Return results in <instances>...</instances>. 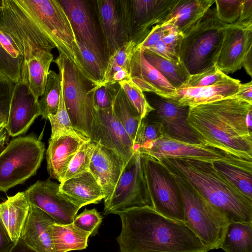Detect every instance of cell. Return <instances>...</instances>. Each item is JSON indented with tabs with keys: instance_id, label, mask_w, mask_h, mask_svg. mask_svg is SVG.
<instances>
[{
	"instance_id": "obj_1",
	"label": "cell",
	"mask_w": 252,
	"mask_h": 252,
	"mask_svg": "<svg viewBox=\"0 0 252 252\" xmlns=\"http://www.w3.org/2000/svg\"><path fill=\"white\" fill-rule=\"evenodd\" d=\"M0 22L23 58L37 49L57 48L90 80L72 27L59 0H2Z\"/></svg>"
},
{
	"instance_id": "obj_2",
	"label": "cell",
	"mask_w": 252,
	"mask_h": 252,
	"mask_svg": "<svg viewBox=\"0 0 252 252\" xmlns=\"http://www.w3.org/2000/svg\"><path fill=\"white\" fill-rule=\"evenodd\" d=\"M252 103L229 97L189 107L187 121L203 143L252 160Z\"/></svg>"
},
{
	"instance_id": "obj_3",
	"label": "cell",
	"mask_w": 252,
	"mask_h": 252,
	"mask_svg": "<svg viewBox=\"0 0 252 252\" xmlns=\"http://www.w3.org/2000/svg\"><path fill=\"white\" fill-rule=\"evenodd\" d=\"M120 252H208L184 222L165 217L148 207L119 213Z\"/></svg>"
},
{
	"instance_id": "obj_4",
	"label": "cell",
	"mask_w": 252,
	"mask_h": 252,
	"mask_svg": "<svg viewBox=\"0 0 252 252\" xmlns=\"http://www.w3.org/2000/svg\"><path fill=\"white\" fill-rule=\"evenodd\" d=\"M158 162L190 185L229 223L252 224V200L220 174L212 162L186 158Z\"/></svg>"
},
{
	"instance_id": "obj_5",
	"label": "cell",
	"mask_w": 252,
	"mask_h": 252,
	"mask_svg": "<svg viewBox=\"0 0 252 252\" xmlns=\"http://www.w3.org/2000/svg\"><path fill=\"white\" fill-rule=\"evenodd\" d=\"M225 24L210 8L179 42L176 53L190 75L215 65Z\"/></svg>"
},
{
	"instance_id": "obj_6",
	"label": "cell",
	"mask_w": 252,
	"mask_h": 252,
	"mask_svg": "<svg viewBox=\"0 0 252 252\" xmlns=\"http://www.w3.org/2000/svg\"><path fill=\"white\" fill-rule=\"evenodd\" d=\"M53 62L63 80L64 103L72 125L77 132L92 140L98 123L92 96L95 86L63 55L59 54Z\"/></svg>"
},
{
	"instance_id": "obj_7",
	"label": "cell",
	"mask_w": 252,
	"mask_h": 252,
	"mask_svg": "<svg viewBox=\"0 0 252 252\" xmlns=\"http://www.w3.org/2000/svg\"><path fill=\"white\" fill-rule=\"evenodd\" d=\"M162 165L173 179L178 190L186 225L210 251L220 248L229 223L228 220L184 180Z\"/></svg>"
},
{
	"instance_id": "obj_8",
	"label": "cell",
	"mask_w": 252,
	"mask_h": 252,
	"mask_svg": "<svg viewBox=\"0 0 252 252\" xmlns=\"http://www.w3.org/2000/svg\"><path fill=\"white\" fill-rule=\"evenodd\" d=\"M44 151V144L34 135L12 139L0 153V191L6 192L34 175Z\"/></svg>"
},
{
	"instance_id": "obj_9",
	"label": "cell",
	"mask_w": 252,
	"mask_h": 252,
	"mask_svg": "<svg viewBox=\"0 0 252 252\" xmlns=\"http://www.w3.org/2000/svg\"><path fill=\"white\" fill-rule=\"evenodd\" d=\"M103 214H118L135 208H153L145 177L140 154L134 152L125 165L115 188L108 199L104 201Z\"/></svg>"
},
{
	"instance_id": "obj_10",
	"label": "cell",
	"mask_w": 252,
	"mask_h": 252,
	"mask_svg": "<svg viewBox=\"0 0 252 252\" xmlns=\"http://www.w3.org/2000/svg\"><path fill=\"white\" fill-rule=\"evenodd\" d=\"M140 155L153 209L165 217L184 222L182 201L173 179L159 162Z\"/></svg>"
},
{
	"instance_id": "obj_11",
	"label": "cell",
	"mask_w": 252,
	"mask_h": 252,
	"mask_svg": "<svg viewBox=\"0 0 252 252\" xmlns=\"http://www.w3.org/2000/svg\"><path fill=\"white\" fill-rule=\"evenodd\" d=\"M94 2L107 62L109 57L129 40V0H96Z\"/></svg>"
},
{
	"instance_id": "obj_12",
	"label": "cell",
	"mask_w": 252,
	"mask_h": 252,
	"mask_svg": "<svg viewBox=\"0 0 252 252\" xmlns=\"http://www.w3.org/2000/svg\"><path fill=\"white\" fill-rule=\"evenodd\" d=\"M134 151L158 162L166 158H186L213 162L239 158L211 146L184 142L165 134L147 146Z\"/></svg>"
},
{
	"instance_id": "obj_13",
	"label": "cell",
	"mask_w": 252,
	"mask_h": 252,
	"mask_svg": "<svg viewBox=\"0 0 252 252\" xmlns=\"http://www.w3.org/2000/svg\"><path fill=\"white\" fill-rule=\"evenodd\" d=\"M149 94L150 98H146L154 110L147 116L161 123L165 135L184 142L203 143L187 121L189 107L179 105L155 94Z\"/></svg>"
},
{
	"instance_id": "obj_14",
	"label": "cell",
	"mask_w": 252,
	"mask_h": 252,
	"mask_svg": "<svg viewBox=\"0 0 252 252\" xmlns=\"http://www.w3.org/2000/svg\"><path fill=\"white\" fill-rule=\"evenodd\" d=\"M59 187L49 179L37 181L24 193L30 205L45 212L57 223H72L79 209L61 192Z\"/></svg>"
},
{
	"instance_id": "obj_15",
	"label": "cell",
	"mask_w": 252,
	"mask_h": 252,
	"mask_svg": "<svg viewBox=\"0 0 252 252\" xmlns=\"http://www.w3.org/2000/svg\"><path fill=\"white\" fill-rule=\"evenodd\" d=\"M252 47V22L225 24L221 48L215 65L226 75L240 69Z\"/></svg>"
},
{
	"instance_id": "obj_16",
	"label": "cell",
	"mask_w": 252,
	"mask_h": 252,
	"mask_svg": "<svg viewBox=\"0 0 252 252\" xmlns=\"http://www.w3.org/2000/svg\"><path fill=\"white\" fill-rule=\"evenodd\" d=\"M72 27L77 42H82L106 63L99 31L89 1L59 0Z\"/></svg>"
},
{
	"instance_id": "obj_17",
	"label": "cell",
	"mask_w": 252,
	"mask_h": 252,
	"mask_svg": "<svg viewBox=\"0 0 252 252\" xmlns=\"http://www.w3.org/2000/svg\"><path fill=\"white\" fill-rule=\"evenodd\" d=\"M177 0H130V36L137 45L151 29L161 25Z\"/></svg>"
},
{
	"instance_id": "obj_18",
	"label": "cell",
	"mask_w": 252,
	"mask_h": 252,
	"mask_svg": "<svg viewBox=\"0 0 252 252\" xmlns=\"http://www.w3.org/2000/svg\"><path fill=\"white\" fill-rule=\"evenodd\" d=\"M98 123L93 141L118 153L126 164L133 152V141L111 108L99 110Z\"/></svg>"
},
{
	"instance_id": "obj_19",
	"label": "cell",
	"mask_w": 252,
	"mask_h": 252,
	"mask_svg": "<svg viewBox=\"0 0 252 252\" xmlns=\"http://www.w3.org/2000/svg\"><path fill=\"white\" fill-rule=\"evenodd\" d=\"M39 116L38 99L22 82L15 84L5 126L8 135L15 137L25 133Z\"/></svg>"
},
{
	"instance_id": "obj_20",
	"label": "cell",
	"mask_w": 252,
	"mask_h": 252,
	"mask_svg": "<svg viewBox=\"0 0 252 252\" xmlns=\"http://www.w3.org/2000/svg\"><path fill=\"white\" fill-rule=\"evenodd\" d=\"M126 164L118 153L97 143L91 158L89 171L101 188L104 201L111 195Z\"/></svg>"
},
{
	"instance_id": "obj_21",
	"label": "cell",
	"mask_w": 252,
	"mask_h": 252,
	"mask_svg": "<svg viewBox=\"0 0 252 252\" xmlns=\"http://www.w3.org/2000/svg\"><path fill=\"white\" fill-rule=\"evenodd\" d=\"M241 84L240 80L231 78L210 86L176 89L165 98L179 105L191 107L232 97L238 92Z\"/></svg>"
},
{
	"instance_id": "obj_22",
	"label": "cell",
	"mask_w": 252,
	"mask_h": 252,
	"mask_svg": "<svg viewBox=\"0 0 252 252\" xmlns=\"http://www.w3.org/2000/svg\"><path fill=\"white\" fill-rule=\"evenodd\" d=\"M89 140L85 137L69 135L50 138L46 153L50 177L61 183L71 159L82 145Z\"/></svg>"
},
{
	"instance_id": "obj_23",
	"label": "cell",
	"mask_w": 252,
	"mask_h": 252,
	"mask_svg": "<svg viewBox=\"0 0 252 252\" xmlns=\"http://www.w3.org/2000/svg\"><path fill=\"white\" fill-rule=\"evenodd\" d=\"M130 78L143 92L155 94L163 97L176 90L146 60L143 51L137 48L132 59Z\"/></svg>"
},
{
	"instance_id": "obj_24",
	"label": "cell",
	"mask_w": 252,
	"mask_h": 252,
	"mask_svg": "<svg viewBox=\"0 0 252 252\" xmlns=\"http://www.w3.org/2000/svg\"><path fill=\"white\" fill-rule=\"evenodd\" d=\"M56 221L39 208L30 205L20 238L37 252H54L49 226Z\"/></svg>"
},
{
	"instance_id": "obj_25",
	"label": "cell",
	"mask_w": 252,
	"mask_h": 252,
	"mask_svg": "<svg viewBox=\"0 0 252 252\" xmlns=\"http://www.w3.org/2000/svg\"><path fill=\"white\" fill-rule=\"evenodd\" d=\"M54 56L50 51L36 49L23 60L21 70L22 81L39 99L43 94Z\"/></svg>"
},
{
	"instance_id": "obj_26",
	"label": "cell",
	"mask_w": 252,
	"mask_h": 252,
	"mask_svg": "<svg viewBox=\"0 0 252 252\" xmlns=\"http://www.w3.org/2000/svg\"><path fill=\"white\" fill-rule=\"evenodd\" d=\"M59 189L79 209L89 204L98 203L104 197L101 188L90 171L63 181Z\"/></svg>"
},
{
	"instance_id": "obj_27",
	"label": "cell",
	"mask_w": 252,
	"mask_h": 252,
	"mask_svg": "<svg viewBox=\"0 0 252 252\" xmlns=\"http://www.w3.org/2000/svg\"><path fill=\"white\" fill-rule=\"evenodd\" d=\"M214 3L215 0H177L161 26H174L185 35Z\"/></svg>"
},
{
	"instance_id": "obj_28",
	"label": "cell",
	"mask_w": 252,
	"mask_h": 252,
	"mask_svg": "<svg viewBox=\"0 0 252 252\" xmlns=\"http://www.w3.org/2000/svg\"><path fill=\"white\" fill-rule=\"evenodd\" d=\"M30 208L24 192L8 197L6 201L0 203V218L14 244L20 238Z\"/></svg>"
},
{
	"instance_id": "obj_29",
	"label": "cell",
	"mask_w": 252,
	"mask_h": 252,
	"mask_svg": "<svg viewBox=\"0 0 252 252\" xmlns=\"http://www.w3.org/2000/svg\"><path fill=\"white\" fill-rule=\"evenodd\" d=\"M213 164L229 183L252 200V161L237 158L216 161Z\"/></svg>"
},
{
	"instance_id": "obj_30",
	"label": "cell",
	"mask_w": 252,
	"mask_h": 252,
	"mask_svg": "<svg viewBox=\"0 0 252 252\" xmlns=\"http://www.w3.org/2000/svg\"><path fill=\"white\" fill-rule=\"evenodd\" d=\"M136 46L134 41L129 40L109 57L103 79L99 86L116 84L130 78L131 63Z\"/></svg>"
},
{
	"instance_id": "obj_31",
	"label": "cell",
	"mask_w": 252,
	"mask_h": 252,
	"mask_svg": "<svg viewBox=\"0 0 252 252\" xmlns=\"http://www.w3.org/2000/svg\"><path fill=\"white\" fill-rule=\"evenodd\" d=\"M49 231L54 252H68L85 249L88 246L89 232L76 227L73 223H54L49 226Z\"/></svg>"
},
{
	"instance_id": "obj_32",
	"label": "cell",
	"mask_w": 252,
	"mask_h": 252,
	"mask_svg": "<svg viewBox=\"0 0 252 252\" xmlns=\"http://www.w3.org/2000/svg\"><path fill=\"white\" fill-rule=\"evenodd\" d=\"M23 57L0 22V70L14 83L22 81Z\"/></svg>"
},
{
	"instance_id": "obj_33",
	"label": "cell",
	"mask_w": 252,
	"mask_h": 252,
	"mask_svg": "<svg viewBox=\"0 0 252 252\" xmlns=\"http://www.w3.org/2000/svg\"><path fill=\"white\" fill-rule=\"evenodd\" d=\"M220 248L225 252H252V224L229 223Z\"/></svg>"
},
{
	"instance_id": "obj_34",
	"label": "cell",
	"mask_w": 252,
	"mask_h": 252,
	"mask_svg": "<svg viewBox=\"0 0 252 252\" xmlns=\"http://www.w3.org/2000/svg\"><path fill=\"white\" fill-rule=\"evenodd\" d=\"M146 60L176 89L181 88L188 80L190 74L182 62L166 60L148 50L143 51Z\"/></svg>"
},
{
	"instance_id": "obj_35",
	"label": "cell",
	"mask_w": 252,
	"mask_h": 252,
	"mask_svg": "<svg viewBox=\"0 0 252 252\" xmlns=\"http://www.w3.org/2000/svg\"><path fill=\"white\" fill-rule=\"evenodd\" d=\"M112 109L116 117L134 142L142 119L131 106L119 85L115 95Z\"/></svg>"
},
{
	"instance_id": "obj_36",
	"label": "cell",
	"mask_w": 252,
	"mask_h": 252,
	"mask_svg": "<svg viewBox=\"0 0 252 252\" xmlns=\"http://www.w3.org/2000/svg\"><path fill=\"white\" fill-rule=\"evenodd\" d=\"M61 76L53 70L48 73L44 92L38 99L40 116L48 119L56 113L59 107L61 93Z\"/></svg>"
},
{
	"instance_id": "obj_37",
	"label": "cell",
	"mask_w": 252,
	"mask_h": 252,
	"mask_svg": "<svg viewBox=\"0 0 252 252\" xmlns=\"http://www.w3.org/2000/svg\"><path fill=\"white\" fill-rule=\"evenodd\" d=\"M61 93L58 110L55 114L51 115L48 117L51 126L50 138L65 135L84 137L77 132L72 125L64 103L63 83L61 77Z\"/></svg>"
},
{
	"instance_id": "obj_38",
	"label": "cell",
	"mask_w": 252,
	"mask_h": 252,
	"mask_svg": "<svg viewBox=\"0 0 252 252\" xmlns=\"http://www.w3.org/2000/svg\"><path fill=\"white\" fill-rule=\"evenodd\" d=\"M97 144L89 139L82 145L71 159L63 181L89 171L91 158Z\"/></svg>"
},
{
	"instance_id": "obj_39",
	"label": "cell",
	"mask_w": 252,
	"mask_h": 252,
	"mask_svg": "<svg viewBox=\"0 0 252 252\" xmlns=\"http://www.w3.org/2000/svg\"><path fill=\"white\" fill-rule=\"evenodd\" d=\"M85 69L95 87L101 83L106 63L85 44L78 42Z\"/></svg>"
},
{
	"instance_id": "obj_40",
	"label": "cell",
	"mask_w": 252,
	"mask_h": 252,
	"mask_svg": "<svg viewBox=\"0 0 252 252\" xmlns=\"http://www.w3.org/2000/svg\"><path fill=\"white\" fill-rule=\"evenodd\" d=\"M119 85L125 93L131 106L143 120L154 109L149 103L142 90L131 79L119 82Z\"/></svg>"
},
{
	"instance_id": "obj_41",
	"label": "cell",
	"mask_w": 252,
	"mask_h": 252,
	"mask_svg": "<svg viewBox=\"0 0 252 252\" xmlns=\"http://www.w3.org/2000/svg\"><path fill=\"white\" fill-rule=\"evenodd\" d=\"M164 134L161 123L147 116L142 120L137 132L133 142L134 151L156 141Z\"/></svg>"
},
{
	"instance_id": "obj_42",
	"label": "cell",
	"mask_w": 252,
	"mask_h": 252,
	"mask_svg": "<svg viewBox=\"0 0 252 252\" xmlns=\"http://www.w3.org/2000/svg\"><path fill=\"white\" fill-rule=\"evenodd\" d=\"M231 78L221 71L215 65L200 73L190 75L187 82L181 88L210 86L227 81Z\"/></svg>"
},
{
	"instance_id": "obj_43",
	"label": "cell",
	"mask_w": 252,
	"mask_h": 252,
	"mask_svg": "<svg viewBox=\"0 0 252 252\" xmlns=\"http://www.w3.org/2000/svg\"><path fill=\"white\" fill-rule=\"evenodd\" d=\"M243 0H215V13L218 18L226 24L237 22Z\"/></svg>"
},
{
	"instance_id": "obj_44",
	"label": "cell",
	"mask_w": 252,
	"mask_h": 252,
	"mask_svg": "<svg viewBox=\"0 0 252 252\" xmlns=\"http://www.w3.org/2000/svg\"><path fill=\"white\" fill-rule=\"evenodd\" d=\"M102 217L95 208L85 209L75 217L73 223L80 229L89 232L90 236L97 233Z\"/></svg>"
},
{
	"instance_id": "obj_45",
	"label": "cell",
	"mask_w": 252,
	"mask_h": 252,
	"mask_svg": "<svg viewBox=\"0 0 252 252\" xmlns=\"http://www.w3.org/2000/svg\"><path fill=\"white\" fill-rule=\"evenodd\" d=\"M118 84L103 85L94 87L92 96L94 107L96 111L111 108Z\"/></svg>"
},
{
	"instance_id": "obj_46",
	"label": "cell",
	"mask_w": 252,
	"mask_h": 252,
	"mask_svg": "<svg viewBox=\"0 0 252 252\" xmlns=\"http://www.w3.org/2000/svg\"><path fill=\"white\" fill-rule=\"evenodd\" d=\"M15 84L0 70V124L5 126Z\"/></svg>"
},
{
	"instance_id": "obj_47",
	"label": "cell",
	"mask_w": 252,
	"mask_h": 252,
	"mask_svg": "<svg viewBox=\"0 0 252 252\" xmlns=\"http://www.w3.org/2000/svg\"><path fill=\"white\" fill-rule=\"evenodd\" d=\"M184 36V33L174 26H161V40L175 53L176 47Z\"/></svg>"
},
{
	"instance_id": "obj_48",
	"label": "cell",
	"mask_w": 252,
	"mask_h": 252,
	"mask_svg": "<svg viewBox=\"0 0 252 252\" xmlns=\"http://www.w3.org/2000/svg\"><path fill=\"white\" fill-rule=\"evenodd\" d=\"M161 40V26L157 25L151 29L144 39L137 45L136 48L144 51L155 45Z\"/></svg>"
},
{
	"instance_id": "obj_49",
	"label": "cell",
	"mask_w": 252,
	"mask_h": 252,
	"mask_svg": "<svg viewBox=\"0 0 252 252\" xmlns=\"http://www.w3.org/2000/svg\"><path fill=\"white\" fill-rule=\"evenodd\" d=\"M154 53L174 62H181L178 55L168 48L161 40L156 44L148 49Z\"/></svg>"
},
{
	"instance_id": "obj_50",
	"label": "cell",
	"mask_w": 252,
	"mask_h": 252,
	"mask_svg": "<svg viewBox=\"0 0 252 252\" xmlns=\"http://www.w3.org/2000/svg\"><path fill=\"white\" fill-rule=\"evenodd\" d=\"M15 244L0 218V252H9Z\"/></svg>"
},
{
	"instance_id": "obj_51",
	"label": "cell",
	"mask_w": 252,
	"mask_h": 252,
	"mask_svg": "<svg viewBox=\"0 0 252 252\" xmlns=\"http://www.w3.org/2000/svg\"><path fill=\"white\" fill-rule=\"evenodd\" d=\"M233 97L252 103V82L241 84L238 92Z\"/></svg>"
},
{
	"instance_id": "obj_52",
	"label": "cell",
	"mask_w": 252,
	"mask_h": 252,
	"mask_svg": "<svg viewBox=\"0 0 252 252\" xmlns=\"http://www.w3.org/2000/svg\"><path fill=\"white\" fill-rule=\"evenodd\" d=\"M238 22H252V0H243Z\"/></svg>"
},
{
	"instance_id": "obj_53",
	"label": "cell",
	"mask_w": 252,
	"mask_h": 252,
	"mask_svg": "<svg viewBox=\"0 0 252 252\" xmlns=\"http://www.w3.org/2000/svg\"><path fill=\"white\" fill-rule=\"evenodd\" d=\"M9 252H37L28 246L21 239L13 246Z\"/></svg>"
},
{
	"instance_id": "obj_54",
	"label": "cell",
	"mask_w": 252,
	"mask_h": 252,
	"mask_svg": "<svg viewBox=\"0 0 252 252\" xmlns=\"http://www.w3.org/2000/svg\"><path fill=\"white\" fill-rule=\"evenodd\" d=\"M243 67L247 73L252 77V47L250 48L246 56Z\"/></svg>"
},
{
	"instance_id": "obj_55",
	"label": "cell",
	"mask_w": 252,
	"mask_h": 252,
	"mask_svg": "<svg viewBox=\"0 0 252 252\" xmlns=\"http://www.w3.org/2000/svg\"><path fill=\"white\" fill-rule=\"evenodd\" d=\"M8 135L5 126L0 124V153L4 149L7 143Z\"/></svg>"
},
{
	"instance_id": "obj_56",
	"label": "cell",
	"mask_w": 252,
	"mask_h": 252,
	"mask_svg": "<svg viewBox=\"0 0 252 252\" xmlns=\"http://www.w3.org/2000/svg\"><path fill=\"white\" fill-rule=\"evenodd\" d=\"M1 9V0H0V12Z\"/></svg>"
}]
</instances>
